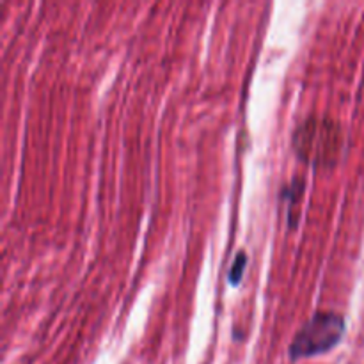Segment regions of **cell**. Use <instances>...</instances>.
I'll return each mask as SVG.
<instances>
[{"instance_id":"3","label":"cell","mask_w":364,"mask_h":364,"mask_svg":"<svg viewBox=\"0 0 364 364\" xmlns=\"http://www.w3.org/2000/svg\"><path fill=\"white\" fill-rule=\"evenodd\" d=\"M245 265H247V256H245V252H238L237 258H235L233 263H231L230 272H228V281H230L233 287H237V284L242 281Z\"/></svg>"},{"instance_id":"1","label":"cell","mask_w":364,"mask_h":364,"mask_svg":"<svg viewBox=\"0 0 364 364\" xmlns=\"http://www.w3.org/2000/svg\"><path fill=\"white\" fill-rule=\"evenodd\" d=\"M345 334V318L333 311H318L299 329L290 345L291 359H304L333 350Z\"/></svg>"},{"instance_id":"2","label":"cell","mask_w":364,"mask_h":364,"mask_svg":"<svg viewBox=\"0 0 364 364\" xmlns=\"http://www.w3.org/2000/svg\"><path fill=\"white\" fill-rule=\"evenodd\" d=\"M338 144H340V130L329 119L311 117L301 124L294 135V146L297 153L311 164H327V160L334 159Z\"/></svg>"}]
</instances>
